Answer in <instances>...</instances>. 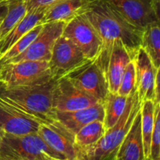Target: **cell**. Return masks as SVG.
Segmentation results:
<instances>
[{
	"instance_id": "cell-24",
	"label": "cell",
	"mask_w": 160,
	"mask_h": 160,
	"mask_svg": "<svg viewBox=\"0 0 160 160\" xmlns=\"http://www.w3.org/2000/svg\"><path fill=\"white\" fill-rule=\"evenodd\" d=\"M27 12L24 0H8V10L0 24V41L19 23Z\"/></svg>"
},
{
	"instance_id": "cell-14",
	"label": "cell",
	"mask_w": 160,
	"mask_h": 160,
	"mask_svg": "<svg viewBox=\"0 0 160 160\" xmlns=\"http://www.w3.org/2000/svg\"><path fill=\"white\" fill-rule=\"evenodd\" d=\"M41 123L0 98V129L5 134L21 136L37 133Z\"/></svg>"
},
{
	"instance_id": "cell-1",
	"label": "cell",
	"mask_w": 160,
	"mask_h": 160,
	"mask_svg": "<svg viewBox=\"0 0 160 160\" xmlns=\"http://www.w3.org/2000/svg\"><path fill=\"white\" fill-rule=\"evenodd\" d=\"M83 13L97 31L102 46L120 40L132 59L134 57L141 47L142 30L130 23L103 0H89Z\"/></svg>"
},
{
	"instance_id": "cell-22",
	"label": "cell",
	"mask_w": 160,
	"mask_h": 160,
	"mask_svg": "<svg viewBox=\"0 0 160 160\" xmlns=\"http://www.w3.org/2000/svg\"><path fill=\"white\" fill-rule=\"evenodd\" d=\"M156 103L152 100H145L141 102V127L145 159H149L150 144L155 124Z\"/></svg>"
},
{
	"instance_id": "cell-10",
	"label": "cell",
	"mask_w": 160,
	"mask_h": 160,
	"mask_svg": "<svg viewBox=\"0 0 160 160\" xmlns=\"http://www.w3.org/2000/svg\"><path fill=\"white\" fill-rule=\"evenodd\" d=\"M65 24L66 22L63 21L42 24V30L28 48L21 54L7 62H18L22 61L48 62L55 42L62 35Z\"/></svg>"
},
{
	"instance_id": "cell-25",
	"label": "cell",
	"mask_w": 160,
	"mask_h": 160,
	"mask_svg": "<svg viewBox=\"0 0 160 160\" xmlns=\"http://www.w3.org/2000/svg\"><path fill=\"white\" fill-rule=\"evenodd\" d=\"M42 28V24H38L28 31L26 34L19 39L6 52L0 56V65L9 62L13 58L17 57L28 48L31 42L34 40Z\"/></svg>"
},
{
	"instance_id": "cell-6",
	"label": "cell",
	"mask_w": 160,
	"mask_h": 160,
	"mask_svg": "<svg viewBox=\"0 0 160 160\" xmlns=\"http://www.w3.org/2000/svg\"><path fill=\"white\" fill-rule=\"evenodd\" d=\"M65 77L98 102L102 103L109 92L106 75L95 59H88Z\"/></svg>"
},
{
	"instance_id": "cell-29",
	"label": "cell",
	"mask_w": 160,
	"mask_h": 160,
	"mask_svg": "<svg viewBox=\"0 0 160 160\" xmlns=\"http://www.w3.org/2000/svg\"><path fill=\"white\" fill-rule=\"evenodd\" d=\"M159 73L160 70H158L156 76V81H155V88H154V93H155V99L154 102L156 104L160 103V96H159Z\"/></svg>"
},
{
	"instance_id": "cell-35",
	"label": "cell",
	"mask_w": 160,
	"mask_h": 160,
	"mask_svg": "<svg viewBox=\"0 0 160 160\" xmlns=\"http://www.w3.org/2000/svg\"><path fill=\"white\" fill-rule=\"evenodd\" d=\"M148 160H150V159H148Z\"/></svg>"
},
{
	"instance_id": "cell-33",
	"label": "cell",
	"mask_w": 160,
	"mask_h": 160,
	"mask_svg": "<svg viewBox=\"0 0 160 160\" xmlns=\"http://www.w3.org/2000/svg\"><path fill=\"white\" fill-rule=\"evenodd\" d=\"M0 160H7V159H2V158L0 157Z\"/></svg>"
},
{
	"instance_id": "cell-11",
	"label": "cell",
	"mask_w": 160,
	"mask_h": 160,
	"mask_svg": "<svg viewBox=\"0 0 160 160\" xmlns=\"http://www.w3.org/2000/svg\"><path fill=\"white\" fill-rule=\"evenodd\" d=\"M87 60L73 42L61 35L55 42L48 61L50 75L52 79L57 80L65 77Z\"/></svg>"
},
{
	"instance_id": "cell-23",
	"label": "cell",
	"mask_w": 160,
	"mask_h": 160,
	"mask_svg": "<svg viewBox=\"0 0 160 160\" xmlns=\"http://www.w3.org/2000/svg\"><path fill=\"white\" fill-rule=\"evenodd\" d=\"M106 133L103 122L95 120L81 128L74 134V142L81 152L90 148L102 138Z\"/></svg>"
},
{
	"instance_id": "cell-31",
	"label": "cell",
	"mask_w": 160,
	"mask_h": 160,
	"mask_svg": "<svg viewBox=\"0 0 160 160\" xmlns=\"http://www.w3.org/2000/svg\"><path fill=\"white\" fill-rule=\"evenodd\" d=\"M4 134H5V133L3 132V131H2L1 129H0V140H1V139H2V138L3 137V135H4Z\"/></svg>"
},
{
	"instance_id": "cell-19",
	"label": "cell",
	"mask_w": 160,
	"mask_h": 160,
	"mask_svg": "<svg viewBox=\"0 0 160 160\" xmlns=\"http://www.w3.org/2000/svg\"><path fill=\"white\" fill-rule=\"evenodd\" d=\"M45 9L27 12L24 17L19 23L0 41V56L8 51L19 39L37 25L41 24L40 21L43 17Z\"/></svg>"
},
{
	"instance_id": "cell-4",
	"label": "cell",
	"mask_w": 160,
	"mask_h": 160,
	"mask_svg": "<svg viewBox=\"0 0 160 160\" xmlns=\"http://www.w3.org/2000/svg\"><path fill=\"white\" fill-rule=\"evenodd\" d=\"M0 157L7 160H67L50 148L38 132L21 136L5 134L0 140Z\"/></svg>"
},
{
	"instance_id": "cell-3",
	"label": "cell",
	"mask_w": 160,
	"mask_h": 160,
	"mask_svg": "<svg viewBox=\"0 0 160 160\" xmlns=\"http://www.w3.org/2000/svg\"><path fill=\"white\" fill-rule=\"evenodd\" d=\"M141 109L137 89L128 97V102L120 120L106 131L98 142L81 152V160H115L116 156Z\"/></svg>"
},
{
	"instance_id": "cell-27",
	"label": "cell",
	"mask_w": 160,
	"mask_h": 160,
	"mask_svg": "<svg viewBox=\"0 0 160 160\" xmlns=\"http://www.w3.org/2000/svg\"><path fill=\"white\" fill-rule=\"evenodd\" d=\"M150 160H160V103L156 105L155 124L150 144Z\"/></svg>"
},
{
	"instance_id": "cell-5",
	"label": "cell",
	"mask_w": 160,
	"mask_h": 160,
	"mask_svg": "<svg viewBox=\"0 0 160 160\" xmlns=\"http://www.w3.org/2000/svg\"><path fill=\"white\" fill-rule=\"evenodd\" d=\"M51 78L46 61H22L0 65V87L4 88L31 85Z\"/></svg>"
},
{
	"instance_id": "cell-32",
	"label": "cell",
	"mask_w": 160,
	"mask_h": 160,
	"mask_svg": "<svg viewBox=\"0 0 160 160\" xmlns=\"http://www.w3.org/2000/svg\"><path fill=\"white\" fill-rule=\"evenodd\" d=\"M3 18H4V17H2V18H0V24H1L2 21V20H3Z\"/></svg>"
},
{
	"instance_id": "cell-2",
	"label": "cell",
	"mask_w": 160,
	"mask_h": 160,
	"mask_svg": "<svg viewBox=\"0 0 160 160\" xmlns=\"http://www.w3.org/2000/svg\"><path fill=\"white\" fill-rule=\"evenodd\" d=\"M56 80L27 86L4 88L0 87V98L40 123L56 120L52 94Z\"/></svg>"
},
{
	"instance_id": "cell-12",
	"label": "cell",
	"mask_w": 160,
	"mask_h": 160,
	"mask_svg": "<svg viewBox=\"0 0 160 160\" xmlns=\"http://www.w3.org/2000/svg\"><path fill=\"white\" fill-rule=\"evenodd\" d=\"M38 133L47 145L67 160H81V152L74 142V134L54 120L40 124Z\"/></svg>"
},
{
	"instance_id": "cell-16",
	"label": "cell",
	"mask_w": 160,
	"mask_h": 160,
	"mask_svg": "<svg viewBox=\"0 0 160 160\" xmlns=\"http://www.w3.org/2000/svg\"><path fill=\"white\" fill-rule=\"evenodd\" d=\"M55 117L60 123L73 134L81 128L95 120L104 119V109L101 102H97L89 107L71 112H55Z\"/></svg>"
},
{
	"instance_id": "cell-15",
	"label": "cell",
	"mask_w": 160,
	"mask_h": 160,
	"mask_svg": "<svg viewBox=\"0 0 160 160\" xmlns=\"http://www.w3.org/2000/svg\"><path fill=\"white\" fill-rule=\"evenodd\" d=\"M136 71V89L139 101L155 99V81L158 70L146 52L140 47L133 58Z\"/></svg>"
},
{
	"instance_id": "cell-7",
	"label": "cell",
	"mask_w": 160,
	"mask_h": 160,
	"mask_svg": "<svg viewBox=\"0 0 160 160\" xmlns=\"http://www.w3.org/2000/svg\"><path fill=\"white\" fill-rule=\"evenodd\" d=\"M132 57L123 42L117 40L109 46H102L95 59L106 75L109 92L117 93L126 67Z\"/></svg>"
},
{
	"instance_id": "cell-26",
	"label": "cell",
	"mask_w": 160,
	"mask_h": 160,
	"mask_svg": "<svg viewBox=\"0 0 160 160\" xmlns=\"http://www.w3.org/2000/svg\"><path fill=\"white\" fill-rule=\"evenodd\" d=\"M136 90V71L134 60H131L126 67L120 81L117 94L128 97Z\"/></svg>"
},
{
	"instance_id": "cell-21",
	"label": "cell",
	"mask_w": 160,
	"mask_h": 160,
	"mask_svg": "<svg viewBox=\"0 0 160 160\" xmlns=\"http://www.w3.org/2000/svg\"><path fill=\"white\" fill-rule=\"evenodd\" d=\"M141 47L147 52L156 68H160L159 23L148 25L142 30Z\"/></svg>"
},
{
	"instance_id": "cell-13",
	"label": "cell",
	"mask_w": 160,
	"mask_h": 160,
	"mask_svg": "<svg viewBox=\"0 0 160 160\" xmlns=\"http://www.w3.org/2000/svg\"><path fill=\"white\" fill-rule=\"evenodd\" d=\"M97 102L66 77L56 80L52 94V107L55 112H71L89 107Z\"/></svg>"
},
{
	"instance_id": "cell-17",
	"label": "cell",
	"mask_w": 160,
	"mask_h": 160,
	"mask_svg": "<svg viewBox=\"0 0 160 160\" xmlns=\"http://www.w3.org/2000/svg\"><path fill=\"white\" fill-rule=\"evenodd\" d=\"M115 160H146L142 135L141 109L120 145Z\"/></svg>"
},
{
	"instance_id": "cell-30",
	"label": "cell",
	"mask_w": 160,
	"mask_h": 160,
	"mask_svg": "<svg viewBox=\"0 0 160 160\" xmlns=\"http://www.w3.org/2000/svg\"><path fill=\"white\" fill-rule=\"evenodd\" d=\"M8 10V0H3L0 2V18L6 16Z\"/></svg>"
},
{
	"instance_id": "cell-34",
	"label": "cell",
	"mask_w": 160,
	"mask_h": 160,
	"mask_svg": "<svg viewBox=\"0 0 160 160\" xmlns=\"http://www.w3.org/2000/svg\"><path fill=\"white\" fill-rule=\"evenodd\" d=\"M2 1H3V0H0V2H2Z\"/></svg>"
},
{
	"instance_id": "cell-28",
	"label": "cell",
	"mask_w": 160,
	"mask_h": 160,
	"mask_svg": "<svg viewBox=\"0 0 160 160\" xmlns=\"http://www.w3.org/2000/svg\"><path fill=\"white\" fill-rule=\"evenodd\" d=\"M60 0H24L27 12L45 9Z\"/></svg>"
},
{
	"instance_id": "cell-8",
	"label": "cell",
	"mask_w": 160,
	"mask_h": 160,
	"mask_svg": "<svg viewBox=\"0 0 160 160\" xmlns=\"http://www.w3.org/2000/svg\"><path fill=\"white\" fill-rule=\"evenodd\" d=\"M62 35L73 42L88 59H95L101 51V38L84 13L66 23Z\"/></svg>"
},
{
	"instance_id": "cell-9",
	"label": "cell",
	"mask_w": 160,
	"mask_h": 160,
	"mask_svg": "<svg viewBox=\"0 0 160 160\" xmlns=\"http://www.w3.org/2000/svg\"><path fill=\"white\" fill-rule=\"evenodd\" d=\"M140 30L159 23L160 0H103Z\"/></svg>"
},
{
	"instance_id": "cell-20",
	"label": "cell",
	"mask_w": 160,
	"mask_h": 160,
	"mask_svg": "<svg viewBox=\"0 0 160 160\" xmlns=\"http://www.w3.org/2000/svg\"><path fill=\"white\" fill-rule=\"evenodd\" d=\"M128 102V97L122 96L117 93L109 92L103 101L104 119L103 124L106 131L113 127L120 120Z\"/></svg>"
},
{
	"instance_id": "cell-18",
	"label": "cell",
	"mask_w": 160,
	"mask_h": 160,
	"mask_svg": "<svg viewBox=\"0 0 160 160\" xmlns=\"http://www.w3.org/2000/svg\"><path fill=\"white\" fill-rule=\"evenodd\" d=\"M89 0H60L47 7L41 20V24L56 21L67 23L83 13Z\"/></svg>"
}]
</instances>
